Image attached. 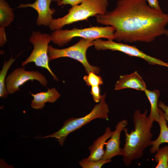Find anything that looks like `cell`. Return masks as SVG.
Wrapping results in <instances>:
<instances>
[{"label":"cell","mask_w":168,"mask_h":168,"mask_svg":"<svg viewBox=\"0 0 168 168\" xmlns=\"http://www.w3.org/2000/svg\"><path fill=\"white\" fill-rule=\"evenodd\" d=\"M51 35L40 31H33L29 39V42L34 47L32 52L27 59L21 63L24 67L28 63L34 62L35 65L44 68L50 73L54 80H59L50 68L48 55L49 44L52 41Z\"/></svg>","instance_id":"cell-7"},{"label":"cell","mask_w":168,"mask_h":168,"mask_svg":"<svg viewBox=\"0 0 168 168\" xmlns=\"http://www.w3.org/2000/svg\"><path fill=\"white\" fill-rule=\"evenodd\" d=\"M106 95V93L101 95L99 103L96 104L88 114L81 118H71L65 121L63 127L57 131L45 137L37 138H55L58 139L60 145L62 146L69 134L80 129L92 120L98 118L108 120L109 110L105 102Z\"/></svg>","instance_id":"cell-4"},{"label":"cell","mask_w":168,"mask_h":168,"mask_svg":"<svg viewBox=\"0 0 168 168\" xmlns=\"http://www.w3.org/2000/svg\"><path fill=\"white\" fill-rule=\"evenodd\" d=\"M91 39L81 38L76 44L68 48L59 49L54 48L52 45L48 48L49 61L61 57H69L80 62L85 68L88 74L92 72L96 74L100 71L99 67L91 65L88 62L86 53L88 48L93 45Z\"/></svg>","instance_id":"cell-6"},{"label":"cell","mask_w":168,"mask_h":168,"mask_svg":"<svg viewBox=\"0 0 168 168\" xmlns=\"http://www.w3.org/2000/svg\"><path fill=\"white\" fill-rule=\"evenodd\" d=\"M83 79L86 82V85L88 86H99L103 83L101 77L92 72H90L88 75L84 76Z\"/></svg>","instance_id":"cell-20"},{"label":"cell","mask_w":168,"mask_h":168,"mask_svg":"<svg viewBox=\"0 0 168 168\" xmlns=\"http://www.w3.org/2000/svg\"><path fill=\"white\" fill-rule=\"evenodd\" d=\"M108 0H88L72 6L64 16L53 19L49 27L52 31L61 29L66 25L87 19L98 14H103L107 11Z\"/></svg>","instance_id":"cell-3"},{"label":"cell","mask_w":168,"mask_h":168,"mask_svg":"<svg viewBox=\"0 0 168 168\" xmlns=\"http://www.w3.org/2000/svg\"><path fill=\"white\" fill-rule=\"evenodd\" d=\"M154 157L157 163L156 168H168V146L159 148L156 151Z\"/></svg>","instance_id":"cell-19"},{"label":"cell","mask_w":168,"mask_h":168,"mask_svg":"<svg viewBox=\"0 0 168 168\" xmlns=\"http://www.w3.org/2000/svg\"><path fill=\"white\" fill-rule=\"evenodd\" d=\"M13 10L6 0H0V26L7 27L13 21Z\"/></svg>","instance_id":"cell-17"},{"label":"cell","mask_w":168,"mask_h":168,"mask_svg":"<svg viewBox=\"0 0 168 168\" xmlns=\"http://www.w3.org/2000/svg\"><path fill=\"white\" fill-rule=\"evenodd\" d=\"M15 58H12V56L7 62L4 61L2 68L0 72V97L6 98L9 94L6 85V75L9 68L15 61Z\"/></svg>","instance_id":"cell-18"},{"label":"cell","mask_w":168,"mask_h":168,"mask_svg":"<svg viewBox=\"0 0 168 168\" xmlns=\"http://www.w3.org/2000/svg\"><path fill=\"white\" fill-rule=\"evenodd\" d=\"M113 133V131L110 128L107 127L104 134L98 138L89 147V156L82 160L87 161H94L101 160L105 152L104 146L106 141L110 138Z\"/></svg>","instance_id":"cell-13"},{"label":"cell","mask_w":168,"mask_h":168,"mask_svg":"<svg viewBox=\"0 0 168 168\" xmlns=\"http://www.w3.org/2000/svg\"><path fill=\"white\" fill-rule=\"evenodd\" d=\"M7 41L5 27L0 26V46H3Z\"/></svg>","instance_id":"cell-24"},{"label":"cell","mask_w":168,"mask_h":168,"mask_svg":"<svg viewBox=\"0 0 168 168\" xmlns=\"http://www.w3.org/2000/svg\"><path fill=\"white\" fill-rule=\"evenodd\" d=\"M158 105L163 111L164 117L166 121L168 122V105L161 100L158 102Z\"/></svg>","instance_id":"cell-25"},{"label":"cell","mask_w":168,"mask_h":168,"mask_svg":"<svg viewBox=\"0 0 168 168\" xmlns=\"http://www.w3.org/2000/svg\"><path fill=\"white\" fill-rule=\"evenodd\" d=\"M38 81L44 87H46L48 81L45 77L38 71H26L24 67L16 68L6 77V85L9 94L20 90L19 87L29 80Z\"/></svg>","instance_id":"cell-9"},{"label":"cell","mask_w":168,"mask_h":168,"mask_svg":"<svg viewBox=\"0 0 168 168\" xmlns=\"http://www.w3.org/2000/svg\"><path fill=\"white\" fill-rule=\"evenodd\" d=\"M148 3V5L152 8L158 10L161 9L158 0H146Z\"/></svg>","instance_id":"cell-26"},{"label":"cell","mask_w":168,"mask_h":168,"mask_svg":"<svg viewBox=\"0 0 168 168\" xmlns=\"http://www.w3.org/2000/svg\"><path fill=\"white\" fill-rule=\"evenodd\" d=\"M128 88L143 91L147 89L145 83L137 71L130 74L120 75L115 83L114 90Z\"/></svg>","instance_id":"cell-12"},{"label":"cell","mask_w":168,"mask_h":168,"mask_svg":"<svg viewBox=\"0 0 168 168\" xmlns=\"http://www.w3.org/2000/svg\"><path fill=\"white\" fill-rule=\"evenodd\" d=\"M151 105V110L148 118L150 120L159 123L161 120L158 103L160 92L158 90L153 91L146 89L144 91Z\"/></svg>","instance_id":"cell-16"},{"label":"cell","mask_w":168,"mask_h":168,"mask_svg":"<svg viewBox=\"0 0 168 168\" xmlns=\"http://www.w3.org/2000/svg\"><path fill=\"white\" fill-rule=\"evenodd\" d=\"M161 120L158 123L160 128V132L157 138L155 140L152 141L150 151L152 154L155 153L159 148L160 145L164 143H168V127L167 121L163 114V111L160 108H159Z\"/></svg>","instance_id":"cell-15"},{"label":"cell","mask_w":168,"mask_h":168,"mask_svg":"<svg viewBox=\"0 0 168 168\" xmlns=\"http://www.w3.org/2000/svg\"><path fill=\"white\" fill-rule=\"evenodd\" d=\"M146 0H119L114 8L96 16V22L115 28L118 42L150 43L168 37V13L150 7Z\"/></svg>","instance_id":"cell-1"},{"label":"cell","mask_w":168,"mask_h":168,"mask_svg":"<svg viewBox=\"0 0 168 168\" xmlns=\"http://www.w3.org/2000/svg\"><path fill=\"white\" fill-rule=\"evenodd\" d=\"M47 89L46 92H40L35 94L30 93L33 97L31 103V106L33 109H42L46 102H54L60 97L61 94L56 88L49 89L47 87Z\"/></svg>","instance_id":"cell-14"},{"label":"cell","mask_w":168,"mask_h":168,"mask_svg":"<svg viewBox=\"0 0 168 168\" xmlns=\"http://www.w3.org/2000/svg\"><path fill=\"white\" fill-rule=\"evenodd\" d=\"M111 159L94 161H87L82 160L79 162V165L82 168H100L105 164L111 162Z\"/></svg>","instance_id":"cell-21"},{"label":"cell","mask_w":168,"mask_h":168,"mask_svg":"<svg viewBox=\"0 0 168 168\" xmlns=\"http://www.w3.org/2000/svg\"><path fill=\"white\" fill-rule=\"evenodd\" d=\"M62 0H52V1H56L57 2H58Z\"/></svg>","instance_id":"cell-27"},{"label":"cell","mask_w":168,"mask_h":168,"mask_svg":"<svg viewBox=\"0 0 168 168\" xmlns=\"http://www.w3.org/2000/svg\"><path fill=\"white\" fill-rule=\"evenodd\" d=\"M115 29L112 26H92L83 29L74 28L71 30L62 29L54 31L50 35L52 41L60 47H62L75 37L95 40L105 38L108 40H115Z\"/></svg>","instance_id":"cell-5"},{"label":"cell","mask_w":168,"mask_h":168,"mask_svg":"<svg viewBox=\"0 0 168 168\" xmlns=\"http://www.w3.org/2000/svg\"><path fill=\"white\" fill-rule=\"evenodd\" d=\"M95 48L97 50L109 49L113 51H118L124 53L129 56L137 57L144 59L149 64L157 65L168 68V63L144 53L135 46L129 45L113 40H104L101 38L92 41Z\"/></svg>","instance_id":"cell-8"},{"label":"cell","mask_w":168,"mask_h":168,"mask_svg":"<svg viewBox=\"0 0 168 168\" xmlns=\"http://www.w3.org/2000/svg\"><path fill=\"white\" fill-rule=\"evenodd\" d=\"M146 109L143 113L139 110L134 111L133 122L134 128L129 133L126 128L123 131L125 134V143L123 149V161L126 166L133 161L142 157L145 149L151 146L153 134L151 131L153 122L150 120Z\"/></svg>","instance_id":"cell-2"},{"label":"cell","mask_w":168,"mask_h":168,"mask_svg":"<svg viewBox=\"0 0 168 168\" xmlns=\"http://www.w3.org/2000/svg\"><path fill=\"white\" fill-rule=\"evenodd\" d=\"M88 0H62L57 3L58 6L69 4L72 7L78 5L82 2Z\"/></svg>","instance_id":"cell-23"},{"label":"cell","mask_w":168,"mask_h":168,"mask_svg":"<svg viewBox=\"0 0 168 168\" xmlns=\"http://www.w3.org/2000/svg\"><path fill=\"white\" fill-rule=\"evenodd\" d=\"M90 94L92 95L93 100L95 102H100L101 95H100V90L99 86H92Z\"/></svg>","instance_id":"cell-22"},{"label":"cell","mask_w":168,"mask_h":168,"mask_svg":"<svg viewBox=\"0 0 168 168\" xmlns=\"http://www.w3.org/2000/svg\"><path fill=\"white\" fill-rule=\"evenodd\" d=\"M52 0H36L32 3L20 4L17 8L30 7L34 9L38 12V16L36 24L38 26L43 25L49 26L53 19L52 15L55 11L54 8H51L50 6Z\"/></svg>","instance_id":"cell-11"},{"label":"cell","mask_w":168,"mask_h":168,"mask_svg":"<svg viewBox=\"0 0 168 168\" xmlns=\"http://www.w3.org/2000/svg\"><path fill=\"white\" fill-rule=\"evenodd\" d=\"M128 124V121L124 119L116 124L110 139L105 143V152L101 160L111 159L116 156L122 155L123 149L120 147V134Z\"/></svg>","instance_id":"cell-10"}]
</instances>
